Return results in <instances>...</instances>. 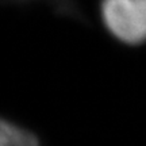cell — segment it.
Returning <instances> with one entry per match:
<instances>
[{"mask_svg": "<svg viewBox=\"0 0 146 146\" xmlns=\"http://www.w3.org/2000/svg\"><path fill=\"white\" fill-rule=\"evenodd\" d=\"M99 14L106 31L119 43H146V0H100Z\"/></svg>", "mask_w": 146, "mask_h": 146, "instance_id": "6da1fadb", "label": "cell"}, {"mask_svg": "<svg viewBox=\"0 0 146 146\" xmlns=\"http://www.w3.org/2000/svg\"><path fill=\"white\" fill-rule=\"evenodd\" d=\"M0 146H41V141L27 127L0 116Z\"/></svg>", "mask_w": 146, "mask_h": 146, "instance_id": "7a4b0ae2", "label": "cell"}, {"mask_svg": "<svg viewBox=\"0 0 146 146\" xmlns=\"http://www.w3.org/2000/svg\"><path fill=\"white\" fill-rule=\"evenodd\" d=\"M14 4H27V3H43L49 5L58 15H66L68 18H76L81 23L88 25L83 14V8H80L78 0H3Z\"/></svg>", "mask_w": 146, "mask_h": 146, "instance_id": "3957f363", "label": "cell"}]
</instances>
